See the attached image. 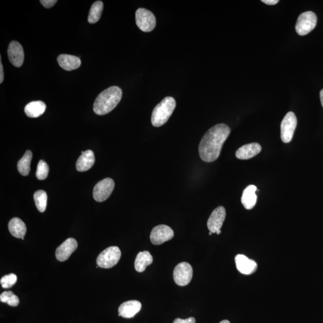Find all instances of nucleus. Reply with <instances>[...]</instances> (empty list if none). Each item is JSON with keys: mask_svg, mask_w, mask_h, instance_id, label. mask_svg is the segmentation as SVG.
Wrapping results in <instances>:
<instances>
[{"mask_svg": "<svg viewBox=\"0 0 323 323\" xmlns=\"http://www.w3.org/2000/svg\"><path fill=\"white\" fill-rule=\"evenodd\" d=\"M176 100L173 97H167L154 107L152 112L151 122L155 127H160L166 123L175 110Z\"/></svg>", "mask_w": 323, "mask_h": 323, "instance_id": "3", "label": "nucleus"}, {"mask_svg": "<svg viewBox=\"0 0 323 323\" xmlns=\"http://www.w3.org/2000/svg\"><path fill=\"white\" fill-rule=\"evenodd\" d=\"M33 154L30 150L25 152L24 156L18 163V172L23 176H27L30 172V164L32 160Z\"/></svg>", "mask_w": 323, "mask_h": 323, "instance_id": "23", "label": "nucleus"}, {"mask_svg": "<svg viewBox=\"0 0 323 323\" xmlns=\"http://www.w3.org/2000/svg\"><path fill=\"white\" fill-rule=\"evenodd\" d=\"M262 150L261 145L258 142H252L243 145L236 151V157L240 160H248L258 155Z\"/></svg>", "mask_w": 323, "mask_h": 323, "instance_id": "16", "label": "nucleus"}, {"mask_svg": "<svg viewBox=\"0 0 323 323\" xmlns=\"http://www.w3.org/2000/svg\"><path fill=\"white\" fill-rule=\"evenodd\" d=\"M173 323H196L195 318L190 317L187 319L176 318Z\"/></svg>", "mask_w": 323, "mask_h": 323, "instance_id": "30", "label": "nucleus"}, {"mask_svg": "<svg viewBox=\"0 0 323 323\" xmlns=\"http://www.w3.org/2000/svg\"><path fill=\"white\" fill-rule=\"evenodd\" d=\"M230 133L229 126L223 123L215 125L209 129L199 145V154L201 159L206 163L217 160Z\"/></svg>", "mask_w": 323, "mask_h": 323, "instance_id": "1", "label": "nucleus"}, {"mask_svg": "<svg viewBox=\"0 0 323 323\" xmlns=\"http://www.w3.org/2000/svg\"><path fill=\"white\" fill-rule=\"evenodd\" d=\"M141 303L138 300H129L123 303L119 306V315L125 318H131L140 312Z\"/></svg>", "mask_w": 323, "mask_h": 323, "instance_id": "15", "label": "nucleus"}, {"mask_svg": "<svg viewBox=\"0 0 323 323\" xmlns=\"http://www.w3.org/2000/svg\"><path fill=\"white\" fill-rule=\"evenodd\" d=\"M262 2L268 5H275L277 4L279 1L278 0H262Z\"/></svg>", "mask_w": 323, "mask_h": 323, "instance_id": "31", "label": "nucleus"}, {"mask_svg": "<svg viewBox=\"0 0 323 323\" xmlns=\"http://www.w3.org/2000/svg\"><path fill=\"white\" fill-rule=\"evenodd\" d=\"M34 199L38 210L41 213H43L47 207V196L46 192L39 190L35 192Z\"/></svg>", "mask_w": 323, "mask_h": 323, "instance_id": "25", "label": "nucleus"}, {"mask_svg": "<svg viewBox=\"0 0 323 323\" xmlns=\"http://www.w3.org/2000/svg\"><path fill=\"white\" fill-rule=\"evenodd\" d=\"M49 166L45 161L41 160L38 164L36 177L39 180L46 179L49 174Z\"/></svg>", "mask_w": 323, "mask_h": 323, "instance_id": "27", "label": "nucleus"}, {"mask_svg": "<svg viewBox=\"0 0 323 323\" xmlns=\"http://www.w3.org/2000/svg\"><path fill=\"white\" fill-rule=\"evenodd\" d=\"M237 270L243 274L251 275L257 270L258 264L243 255H237L235 258Z\"/></svg>", "mask_w": 323, "mask_h": 323, "instance_id": "14", "label": "nucleus"}, {"mask_svg": "<svg viewBox=\"0 0 323 323\" xmlns=\"http://www.w3.org/2000/svg\"><path fill=\"white\" fill-rule=\"evenodd\" d=\"M58 64L61 67L66 71H72L80 67L82 62L78 57L62 54L57 58Z\"/></svg>", "mask_w": 323, "mask_h": 323, "instance_id": "17", "label": "nucleus"}, {"mask_svg": "<svg viewBox=\"0 0 323 323\" xmlns=\"http://www.w3.org/2000/svg\"><path fill=\"white\" fill-rule=\"evenodd\" d=\"M95 163L94 152L89 150L84 151L83 154L78 157L76 163V169L79 172H87L93 167Z\"/></svg>", "mask_w": 323, "mask_h": 323, "instance_id": "19", "label": "nucleus"}, {"mask_svg": "<svg viewBox=\"0 0 323 323\" xmlns=\"http://www.w3.org/2000/svg\"><path fill=\"white\" fill-rule=\"evenodd\" d=\"M104 9L103 3L101 1H97L92 5L90 14L88 16V22L90 24H96L100 20L101 15Z\"/></svg>", "mask_w": 323, "mask_h": 323, "instance_id": "24", "label": "nucleus"}, {"mask_svg": "<svg viewBox=\"0 0 323 323\" xmlns=\"http://www.w3.org/2000/svg\"><path fill=\"white\" fill-rule=\"evenodd\" d=\"M4 80V71H3V66L1 61L0 63V84H2Z\"/></svg>", "mask_w": 323, "mask_h": 323, "instance_id": "32", "label": "nucleus"}, {"mask_svg": "<svg viewBox=\"0 0 323 323\" xmlns=\"http://www.w3.org/2000/svg\"><path fill=\"white\" fill-rule=\"evenodd\" d=\"M121 257V252L118 247L112 246L101 252L97 259L98 267L109 269L118 264Z\"/></svg>", "mask_w": 323, "mask_h": 323, "instance_id": "4", "label": "nucleus"}, {"mask_svg": "<svg viewBox=\"0 0 323 323\" xmlns=\"http://www.w3.org/2000/svg\"><path fill=\"white\" fill-rule=\"evenodd\" d=\"M122 97V91L118 87L106 89L97 97L94 104V112L98 115H105L118 105Z\"/></svg>", "mask_w": 323, "mask_h": 323, "instance_id": "2", "label": "nucleus"}, {"mask_svg": "<svg viewBox=\"0 0 323 323\" xmlns=\"http://www.w3.org/2000/svg\"><path fill=\"white\" fill-rule=\"evenodd\" d=\"M193 277L192 266L187 262L180 263L174 269V280L180 286H185L190 283Z\"/></svg>", "mask_w": 323, "mask_h": 323, "instance_id": "8", "label": "nucleus"}, {"mask_svg": "<svg viewBox=\"0 0 323 323\" xmlns=\"http://www.w3.org/2000/svg\"><path fill=\"white\" fill-rule=\"evenodd\" d=\"M9 230L12 236L24 239L25 233L27 232V227L20 218L15 217L9 221Z\"/></svg>", "mask_w": 323, "mask_h": 323, "instance_id": "20", "label": "nucleus"}, {"mask_svg": "<svg viewBox=\"0 0 323 323\" xmlns=\"http://www.w3.org/2000/svg\"><path fill=\"white\" fill-rule=\"evenodd\" d=\"M153 262V257L147 251L138 253L135 261V269L138 272H142Z\"/></svg>", "mask_w": 323, "mask_h": 323, "instance_id": "22", "label": "nucleus"}, {"mask_svg": "<svg viewBox=\"0 0 323 323\" xmlns=\"http://www.w3.org/2000/svg\"><path fill=\"white\" fill-rule=\"evenodd\" d=\"M174 236L173 230L167 225L160 224L154 227L150 233V240L154 245H160L169 241Z\"/></svg>", "mask_w": 323, "mask_h": 323, "instance_id": "10", "label": "nucleus"}, {"mask_svg": "<svg viewBox=\"0 0 323 323\" xmlns=\"http://www.w3.org/2000/svg\"><path fill=\"white\" fill-rule=\"evenodd\" d=\"M0 300L3 303H8L11 306H17L20 303V299L12 291H5L0 295Z\"/></svg>", "mask_w": 323, "mask_h": 323, "instance_id": "26", "label": "nucleus"}, {"mask_svg": "<svg viewBox=\"0 0 323 323\" xmlns=\"http://www.w3.org/2000/svg\"><path fill=\"white\" fill-rule=\"evenodd\" d=\"M114 188L115 182L112 179L101 180L94 187L93 196L95 200L99 202L105 201L112 194Z\"/></svg>", "mask_w": 323, "mask_h": 323, "instance_id": "9", "label": "nucleus"}, {"mask_svg": "<svg viewBox=\"0 0 323 323\" xmlns=\"http://www.w3.org/2000/svg\"><path fill=\"white\" fill-rule=\"evenodd\" d=\"M135 20L137 27L143 32H150L156 27V18L147 9H138L135 13Z\"/></svg>", "mask_w": 323, "mask_h": 323, "instance_id": "6", "label": "nucleus"}, {"mask_svg": "<svg viewBox=\"0 0 323 323\" xmlns=\"http://www.w3.org/2000/svg\"><path fill=\"white\" fill-rule=\"evenodd\" d=\"M212 233H212V232H210V233H209V235H212Z\"/></svg>", "mask_w": 323, "mask_h": 323, "instance_id": "35", "label": "nucleus"}, {"mask_svg": "<svg viewBox=\"0 0 323 323\" xmlns=\"http://www.w3.org/2000/svg\"><path fill=\"white\" fill-rule=\"evenodd\" d=\"M317 18L311 11L302 13L297 19L296 31L299 36H305L312 31L316 27Z\"/></svg>", "mask_w": 323, "mask_h": 323, "instance_id": "5", "label": "nucleus"}, {"mask_svg": "<svg viewBox=\"0 0 323 323\" xmlns=\"http://www.w3.org/2000/svg\"><path fill=\"white\" fill-rule=\"evenodd\" d=\"M46 106L42 101H32L25 107V113L29 118H37L45 112Z\"/></svg>", "mask_w": 323, "mask_h": 323, "instance_id": "21", "label": "nucleus"}, {"mask_svg": "<svg viewBox=\"0 0 323 323\" xmlns=\"http://www.w3.org/2000/svg\"><path fill=\"white\" fill-rule=\"evenodd\" d=\"M8 53L9 61L16 67H21L24 61V52L21 44L16 41L9 44Z\"/></svg>", "mask_w": 323, "mask_h": 323, "instance_id": "12", "label": "nucleus"}, {"mask_svg": "<svg viewBox=\"0 0 323 323\" xmlns=\"http://www.w3.org/2000/svg\"><path fill=\"white\" fill-rule=\"evenodd\" d=\"M220 323H230L229 321L227 320V319H224V320L221 321Z\"/></svg>", "mask_w": 323, "mask_h": 323, "instance_id": "34", "label": "nucleus"}, {"mask_svg": "<svg viewBox=\"0 0 323 323\" xmlns=\"http://www.w3.org/2000/svg\"><path fill=\"white\" fill-rule=\"evenodd\" d=\"M77 240L69 237L57 248L55 253L56 259L60 262L66 261L77 249Z\"/></svg>", "mask_w": 323, "mask_h": 323, "instance_id": "13", "label": "nucleus"}, {"mask_svg": "<svg viewBox=\"0 0 323 323\" xmlns=\"http://www.w3.org/2000/svg\"><path fill=\"white\" fill-rule=\"evenodd\" d=\"M297 118L294 113L290 112L284 116L281 123V138L285 143L292 140L297 126Z\"/></svg>", "mask_w": 323, "mask_h": 323, "instance_id": "7", "label": "nucleus"}, {"mask_svg": "<svg viewBox=\"0 0 323 323\" xmlns=\"http://www.w3.org/2000/svg\"><path fill=\"white\" fill-rule=\"evenodd\" d=\"M319 97H320L321 103V105H322V106L323 107V89L320 91V93H319Z\"/></svg>", "mask_w": 323, "mask_h": 323, "instance_id": "33", "label": "nucleus"}, {"mask_svg": "<svg viewBox=\"0 0 323 323\" xmlns=\"http://www.w3.org/2000/svg\"><path fill=\"white\" fill-rule=\"evenodd\" d=\"M257 187L250 185L244 190L241 197V202L247 210H252L257 202L258 196L256 194Z\"/></svg>", "mask_w": 323, "mask_h": 323, "instance_id": "18", "label": "nucleus"}, {"mask_svg": "<svg viewBox=\"0 0 323 323\" xmlns=\"http://www.w3.org/2000/svg\"><path fill=\"white\" fill-rule=\"evenodd\" d=\"M226 218V210L222 206L215 209L209 217L207 227L210 232L215 233L220 230Z\"/></svg>", "mask_w": 323, "mask_h": 323, "instance_id": "11", "label": "nucleus"}, {"mask_svg": "<svg viewBox=\"0 0 323 323\" xmlns=\"http://www.w3.org/2000/svg\"><path fill=\"white\" fill-rule=\"evenodd\" d=\"M18 278L15 274H10L5 275L0 280V283L4 289H9L17 283Z\"/></svg>", "mask_w": 323, "mask_h": 323, "instance_id": "28", "label": "nucleus"}, {"mask_svg": "<svg viewBox=\"0 0 323 323\" xmlns=\"http://www.w3.org/2000/svg\"><path fill=\"white\" fill-rule=\"evenodd\" d=\"M57 2L58 1H56V0H41L40 1L44 7L47 9L52 8Z\"/></svg>", "mask_w": 323, "mask_h": 323, "instance_id": "29", "label": "nucleus"}]
</instances>
